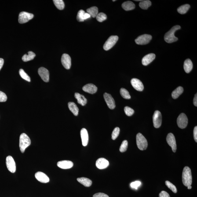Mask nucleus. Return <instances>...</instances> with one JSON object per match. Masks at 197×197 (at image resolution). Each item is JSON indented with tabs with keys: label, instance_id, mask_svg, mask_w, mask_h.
<instances>
[{
	"label": "nucleus",
	"instance_id": "obj_1",
	"mask_svg": "<svg viewBox=\"0 0 197 197\" xmlns=\"http://www.w3.org/2000/svg\"><path fill=\"white\" fill-rule=\"evenodd\" d=\"M192 176L191 169L188 166H185L183 169L182 173V181L186 187L191 186L192 184Z\"/></svg>",
	"mask_w": 197,
	"mask_h": 197
},
{
	"label": "nucleus",
	"instance_id": "obj_2",
	"mask_svg": "<svg viewBox=\"0 0 197 197\" xmlns=\"http://www.w3.org/2000/svg\"><path fill=\"white\" fill-rule=\"evenodd\" d=\"M181 27L179 25H176L172 27L170 30L165 34L164 36L165 41L168 43L176 42L178 39L175 35V33L177 30L180 29Z\"/></svg>",
	"mask_w": 197,
	"mask_h": 197
},
{
	"label": "nucleus",
	"instance_id": "obj_3",
	"mask_svg": "<svg viewBox=\"0 0 197 197\" xmlns=\"http://www.w3.org/2000/svg\"><path fill=\"white\" fill-rule=\"evenodd\" d=\"M31 144V140L27 134L22 133L20 135V147L22 153L25 151L26 149Z\"/></svg>",
	"mask_w": 197,
	"mask_h": 197
},
{
	"label": "nucleus",
	"instance_id": "obj_4",
	"mask_svg": "<svg viewBox=\"0 0 197 197\" xmlns=\"http://www.w3.org/2000/svg\"><path fill=\"white\" fill-rule=\"evenodd\" d=\"M136 142L138 147L141 151H144L147 149L148 143L145 138L142 134L139 133L136 136Z\"/></svg>",
	"mask_w": 197,
	"mask_h": 197
},
{
	"label": "nucleus",
	"instance_id": "obj_5",
	"mask_svg": "<svg viewBox=\"0 0 197 197\" xmlns=\"http://www.w3.org/2000/svg\"><path fill=\"white\" fill-rule=\"evenodd\" d=\"M118 40V37L116 35H112L109 38L103 46L104 50H108L113 47Z\"/></svg>",
	"mask_w": 197,
	"mask_h": 197
},
{
	"label": "nucleus",
	"instance_id": "obj_6",
	"mask_svg": "<svg viewBox=\"0 0 197 197\" xmlns=\"http://www.w3.org/2000/svg\"><path fill=\"white\" fill-rule=\"evenodd\" d=\"M152 39V36L149 34H145L140 36L135 40L137 44L140 45H146L148 44Z\"/></svg>",
	"mask_w": 197,
	"mask_h": 197
},
{
	"label": "nucleus",
	"instance_id": "obj_7",
	"mask_svg": "<svg viewBox=\"0 0 197 197\" xmlns=\"http://www.w3.org/2000/svg\"><path fill=\"white\" fill-rule=\"evenodd\" d=\"M188 119L186 115L184 113H181L177 119V124L179 127L183 129L186 127L188 125Z\"/></svg>",
	"mask_w": 197,
	"mask_h": 197
},
{
	"label": "nucleus",
	"instance_id": "obj_8",
	"mask_svg": "<svg viewBox=\"0 0 197 197\" xmlns=\"http://www.w3.org/2000/svg\"><path fill=\"white\" fill-rule=\"evenodd\" d=\"M33 17L34 15L32 14L24 12H22L19 15V22L21 24L27 23Z\"/></svg>",
	"mask_w": 197,
	"mask_h": 197
},
{
	"label": "nucleus",
	"instance_id": "obj_9",
	"mask_svg": "<svg viewBox=\"0 0 197 197\" xmlns=\"http://www.w3.org/2000/svg\"><path fill=\"white\" fill-rule=\"evenodd\" d=\"M154 126L155 128H158L161 126L162 123V115L159 111L157 110L154 112L153 117Z\"/></svg>",
	"mask_w": 197,
	"mask_h": 197
},
{
	"label": "nucleus",
	"instance_id": "obj_10",
	"mask_svg": "<svg viewBox=\"0 0 197 197\" xmlns=\"http://www.w3.org/2000/svg\"><path fill=\"white\" fill-rule=\"evenodd\" d=\"M7 167L10 172L14 173L16 171V164L12 156L9 155L6 158Z\"/></svg>",
	"mask_w": 197,
	"mask_h": 197
},
{
	"label": "nucleus",
	"instance_id": "obj_11",
	"mask_svg": "<svg viewBox=\"0 0 197 197\" xmlns=\"http://www.w3.org/2000/svg\"><path fill=\"white\" fill-rule=\"evenodd\" d=\"M166 139L168 144L171 147L172 151L173 152H176L177 149V145L174 135L172 133H169L167 135Z\"/></svg>",
	"mask_w": 197,
	"mask_h": 197
},
{
	"label": "nucleus",
	"instance_id": "obj_12",
	"mask_svg": "<svg viewBox=\"0 0 197 197\" xmlns=\"http://www.w3.org/2000/svg\"><path fill=\"white\" fill-rule=\"evenodd\" d=\"M104 98L107 106L110 109L113 110L115 107V102L111 95L107 93H104Z\"/></svg>",
	"mask_w": 197,
	"mask_h": 197
},
{
	"label": "nucleus",
	"instance_id": "obj_13",
	"mask_svg": "<svg viewBox=\"0 0 197 197\" xmlns=\"http://www.w3.org/2000/svg\"><path fill=\"white\" fill-rule=\"evenodd\" d=\"M61 61L64 67L67 70H69L71 65V57L67 54H64L62 56Z\"/></svg>",
	"mask_w": 197,
	"mask_h": 197
},
{
	"label": "nucleus",
	"instance_id": "obj_14",
	"mask_svg": "<svg viewBox=\"0 0 197 197\" xmlns=\"http://www.w3.org/2000/svg\"><path fill=\"white\" fill-rule=\"evenodd\" d=\"M38 73L42 79L45 82H48L49 80V73L48 70L44 67H41L38 70Z\"/></svg>",
	"mask_w": 197,
	"mask_h": 197
},
{
	"label": "nucleus",
	"instance_id": "obj_15",
	"mask_svg": "<svg viewBox=\"0 0 197 197\" xmlns=\"http://www.w3.org/2000/svg\"><path fill=\"white\" fill-rule=\"evenodd\" d=\"M132 86L136 90L139 91H142L144 89V86L142 82L137 78H132L131 81Z\"/></svg>",
	"mask_w": 197,
	"mask_h": 197
},
{
	"label": "nucleus",
	"instance_id": "obj_16",
	"mask_svg": "<svg viewBox=\"0 0 197 197\" xmlns=\"http://www.w3.org/2000/svg\"><path fill=\"white\" fill-rule=\"evenodd\" d=\"M109 165L108 161L105 158H99L96 161V165L98 168L102 169L106 168Z\"/></svg>",
	"mask_w": 197,
	"mask_h": 197
},
{
	"label": "nucleus",
	"instance_id": "obj_17",
	"mask_svg": "<svg viewBox=\"0 0 197 197\" xmlns=\"http://www.w3.org/2000/svg\"><path fill=\"white\" fill-rule=\"evenodd\" d=\"M35 178L41 183H46L49 181V178L46 174L42 172H37L35 174Z\"/></svg>",
	"mask_w": 197,
	"mask_h": 197
},
{
	"label": "nucleus",
	"instance_id": "obj_18",
	"mask_svg": "<svg viewBox=\"0 0 197 197\" xmlns=\"http://www.w3.org/2000/svg\"><path fill=\"white\" fill-rule=\"evenodd\" d=\"M80 135L82 145L84 147L87 146L89 140V134L87 130L85 128H82L81 130Z\"/></svg>",
	"mask_w": 197,
	"mask_h": 197
},
{
	"label": "nucleus",
	"instance_id": "obj_19",
	"mask_svg": "<svg viewBox=\"0 0 197 197\" xmlns=\"http://www.w3.org/2000/svg\"><path fill=\"white\" fill-rule=\"evenodd\" d=\"M82 90L90 94H94L97 92V88L92 84H88L82 87Z\"/></svg>",
	"mask_w": 197,
	"mask_h": 197
},
{
	"label": "nucleus",
	"instance_id": "obj_20",
	"mask_svg": "<svg viewBox=\"0 0 197 197\" xmlns=\"http://www.w3.org/2000/svg\"><path fill=\"white\" fill-rule=\"evenodd\" d=\"M57 165L58 166L61 168L68 169L73 167L74 164L71 161L63 160L58 162Z\"/></svg>",
	"mask_w": 197,
	"mask_h": 197
},
{
	"label": "nucleus",
	"instance_id": "obj_21",
	"mask_svg": "<svg viewBox=\"0 0 197 197\" xmlns=\"http://www.w3.org/2000/svg\"><path fill=\"white\" fill-rule=\"evenodd\" d=\"M155 55L154 53H150L146 55L143 58L142 62L144 66H147L155 59Z\"/></svg>",
	"mask_w": 197,
	"mask_h": 197
},
{
	"label": "nucleus",
	"instance_id": "obj_22",
	"mask_svg": "<svg viewBox=\"0 0 197 197\" xmlns=\"http://www.w3.org/2000/svg\"><path fill=\"white\" fill-rule=\"evenodd\" d=\"M75 98L78 100V104L82 106H84L87 103V100L83 95L80 94L78 93H75Z\"/></svg>",
	"mask_w": 197,
	"mask_h": 197
},
{
	"label": "nucleus",
	"instance_id": "obj_23",
	"mask_svg": "<svg viewBox=\"0 0 197 197\" xmlns=\"http://www.w3.org/2000/svg\"><path fill=\"white\" fill-rule=\"evenodd\" d=\"M122 6L123 9L127 11L133 10L135 8V4L130 1L124 2L122 4Z\"/></svg>",
	"mask_w": 197,
	"mask_h": 197
},
{
	"label": "nucleus",
	"instance_id": "obj_24",
	"mask_svg": "<svg viewBox=\"0 0 197 197\" xmlns=\"http://www.w3.org/2000/svg\"><path fill=\"white\" fill-rule=\"evenodd\" d=\"M77 180L81 183V184L83 185L85 187H90L92 184V181L86 177H80L78 178L77 179Z\"/></svg>",
	"mask_w": 197,
	"mask_h": 197
},
{
	"label": "nucleus",
	"instance_id": "obj_25",
	"mask_svg": "<svg viewBox=\"0 0 197 197\" xmlns=\"http://www.w3.org/2000/svg\"><path fill=\"white\" fill-rule=\"evenodd\" d=\"M184 68L185 71L187 73H189L192 71L193 68V64L190 59H187L184 61Z\"/></svg>",
	"mask_w": 197,
	"mask_h": 197
},
{
	"label": "nucleus",
	"instance_id": "obj_26",
	"mask_svg": "<svg viewBox=\"0 0 197 197\" xmlns=\"http://www.w3.org/2000/svg\"><path fill=\"white\" fill-rule=\"evenodd\" d=\"M68 108L70 111L73 113L75 116H78V108L75 103L72 102H70L68 103Z\"/></svg>",
	"mask_w": 197,
	"mask_h": 197
},
{
	"label": "nucleus",
	"instance_id": "obj_27",
	"mask_svg": "<svg viewBox=\"0 0 197 197\" xmlns=\"http://www.w3.org/2000/svg\"><path fill=\"white\" fill-rule=\"evenodd\" d=\"M184 89L182 87L179 86L172 92V96L174 99H176L183 93Z\"/></svg>",
	"mask_w": 197,
	"mask_h": 197
},
{
	"label": "nucleus",
	"instance_id": "obj_28",
	"mask_svg": "<svg viewBox=\"0 0 197 197\" xmlns=\"http://www.w3.org/2000/svg\"><path fill=\"white\" fill-rule=\"evenodd\" d=\"M87 12L93 18L96 17L98 14V9L96 7H92L87 10Z\"/></svg>",
	"mask_w": 197,
	"mask_h": 197
},
{
	"label": "nucleus",
	"instance_id": "obj_29",
	"mask_svg": "<svg viewBox=\"0 0 197 197\" xmlns=\"http://www.w3.org/2000/svg\"><path fill=\"white\" fill-rule=\"evenodd\" d=\"M35 56V54L32 51L28 52V55L25 54L22 57V60L24 62L29 61L32 60L34 58Z\"/></svg>",
	"mask_w": 197,
	"mask_h": 197
},
{
	"label": "nucleus",
	"instance_id": "obj_30",
	"mask_svg": "<svg viewBox=\"0 0 197 197\" xmlns=\"http://www.w3.org/2000/svg\"><path fill=\"white\" fill-rule=\"evenodd\" d=\"M190 7V5L188 4L181 5L178 8L177 12L180 14H185L187 13Z\"/></svg>",
	"mask_w": 197,
	"mask_h": 197
},
{
	"label": "nucleus",
	"instance_id": "obj_31",
	"mask_svg": "<svg viewBox=\"0 0 197 197\" xmlns=\"http://www.w3.org/2000/svg\"><path fill=\"white\" fill-rule=\"evenodd\" d=\"M151 1L146 0V1H140V3H139V6L141 9L147 10L151 6Z\"/></svg>",
	"mask_w": 197,
	"mask_h": 197
},
{
	"label": "nucleus",
	"instance_id": "obj_32",
	"mask_svg": "<svg viewBox=\"0 0 197 197\" xmlns=\"http://www.w3.org/2000/svg\"><path fill=\"white\" fill-rule=\"evenodd\" d=\"M54 3L58 9L62 10L64 8L65 5L63 0H54Z\"/></svg>",
	"mask_w": 197,
	"mask_h": 197
},
{
	"label": "nucleus",
	"instance_id": "obj_33",
	"mask_svg": "<svg viewBox=\"0 0 197 197\" xmlns=\"http://www.w3.org/2000/svg\"><path fill=\"white\" fill-rule=\"evenodd\" d=\"M120 93L121 96L123 98L126 99V100H129L131 98V96L129 94V92L126 89H124V88H122L121 89Z\"/></svg>",
	"mask_w": 197,
	"mask_h": 197
},
{
	"label": "nucleus",
	"instance_id": "obj_34",
	"mask_svg": "<svg viewBox=\"0 0 197 197\" xmlns=\"http://www.w3.org/2000/svg\"><path fill=\"white\" fill-rule=\"evenodd\" d=\"M19 74L21 76V78H23V79L26 80V81L28 82H30L31 80L30 78L29 75L26 73L24 70L22 69H20L19 71Z\"/></svg>",
	"mask_w": 197,
	"mask_h": 197
},
{
	"label": "nucleus",
	"instance_id": "obj_35",
	"mask_svg": "<svg viewBox=\"0 0 197 197\" xmlns=\"http://www.w3.org/2000/svg\"><path fill=\"white\" fill-rule=\"evenodd\" d=\"M107 16L106 15L103 13H100L98 14L97 16H96V20L98 21L102 22L106 20Z\"/></svg>",
	"mask_w": 197,
	"mask_h": 197
},
{
	"label": "nucleus",
	"instance_id": "obj_36",
	"mask_svg": "<svg viewBox=\"0 0 197 197\" xmlns=\"http://www.w3.org/2000/svg\"><path fill=\"white\" fill-rule=\"evenodd\" d=\"M165 184L168 188L170 189L171 191L174 193H176L177 192V189L175 186L172 183H170L168 181H165Z\"/></svg>",
	"mask_w": 197,
	"mask_h": 197
},
{
	"label": "nucleus",
	"instance_id": "obj_37",
	"mask_svg": "<svg viewBox=\"0 0 197 197\" xmlns=\"http://www.w3.org/2000/svg\"><path fill=\"white\" fill-rule=\"evenodd\" d=\"M85 13V12L82 10H81L78 12V15L77 16V20L78 22H82L84 21V15Z\"/></svg>",
	"mask_w": 197,
	"mask_h": 197
},
{
	"label": "nucleus",
	"instance_id": "obj_38",
	"mask_svg": "<svg viewBox=\"0 0 197 197\" xmlns=\"http://www.w3.org/2000/svg\"><path fill=\"white\" fill-rule=\"evenodd\" d=\"M128 142L127 140H123L119 148V151L121 152H124L126 151L128 147Z\"/></svg>",
	"mask_w": 197,
	"mask_h": 197
},
{
	"label": "nucleus",
	"instance_id": "obj_39",
	"mask_svg": "<svg viewBox=\"0 0 197 197\" xmlns=\"http://www.w3.org/2000/svg\"><path fill=\"white\" fill-rule=\"evenodd\" d=\"M124 111L125 113L128 116H131L134 113V110L133 109L128 106L125 107Z\"/></svg>",
	"mask_w": 197,
	"mask_h": 197
},
{
	"label": "nucleus",
	"instance_id": "obj_40",
	"mask_svg": "<svg viewBox=\"0 0 197 197\" xmlns=\"http://www.w3.org/2000/svg\"><path fill=\"white\" fill-rule=\"evenodd\" d=\"M120 133V129L118 127H116L114 129L112 132V139L113 140H115L119 136Z\"/></svg>",
	"mask_w": 197,
	"mask_h": 197
},
{
	"label": "nucleus",
	"instance_id": "obj_41",
	"mask_svg": "<svg viewBox=\"0 0 197 197\" xmlns=\"http://www.w3.org/2000/svg\"><path fill=\"white\" fill-rule=\"evenodd\" d=\"M141 183L140 181H136L131 183L130 186L132 188L137 190L138 187L140 186Z\"/></svg>",
	"mask_w": 197,
	"mask_h": 197
},
{
	"label": "nucleus",
	"instance_id": "obj_42",
	"mask_svg": "<svg viewBox=\"0 0 197 197\" xmlns=\"http://www.w3.org/2000/svg\"><path fill=\"white\" fill-rule=\"evenodd\" d=\"M7 97L6 94L4 92L0 91V102H5L7 100Z\"/></svg>",
	"mask_w": 197,
	"mask_h": 197
},
{
	"label": "nucleus",
	"instance_id": "obj_43",
	"mask_svg": "<svg viewBox=\"0 0 197 197\" xmlns=\"http://www.w3.org/2000/svg\"><path fill=\"white\" fill-rule=\"evenodd\" d=\"M93 197H109L108 195L103 193H98L94 194Z\"/></svg>",
	"mask_w": 197,
	"mask_h": 197
},
{
	"label": "nucleus",
	"instance_id": "obj_44",
	"mask_svg": "<svg viewBox=\"0 0 197 197\" xmlns=\"http://www.w3.org/2000/svg\"><path fill=\"white\" fill-rule=\"evenodd\" d=\"M159 196V197H170L169 194L165 191H162L160 193Z\"/></svg>",
	"mask_w": 197,
	"mask_h": 197
},
{
	"label": "nucleus",
	"instance_id": "obj_45",
	"mask_svg": "<svg viewBox=\"0 0 197 197\" xmlns=\"http://www.w3.org/2000/svg\"><path fill=\"white\" fill-rule=\"evenodd\" d=\"M194 137L196 142H197V127H195L194 130Z\"/></svg>",
	"mask_w": 197,
	"mask_h": 197
},
{
	"label": "nucleus",
	"instance_id": "obj_46",
	"mask_svg": "<svg viewBox=\"0 0 197 197\" xmlns=\"http://www.w3.org/2000/svg\"><path fill=\"white\" fill-rule=\"evenodd\" d=\"M194 104L195 106H197V93L195 95V97L194 99Z\"/></svg>",
	"mask_w": 197,
	"mask_h": 197
},
{
	"label": "nucleus",
	"instance_id": "obj_47",
	"mask_svg": "<svg viewBox=\"0 0 197 197\" xmlns=\"http://www.w3.org/2000/svg\"><path fill=\"white\" fill-rule=\"evenodd\" d=\"M90 17V15H89V13H85V15H84V20H87V19L89 18Z\"/></svg>",
	"mask_w": 197,
	"mask_h": 197
},
{
	"label": "nucleus",
	"instance_id": "obj_48",
	"mask_svg": "<svg viewBox=\"0 0 197 197\" xmlns=\"http://www.w3.org/2000/svg\"><path fill=\"white\" fill-rule=\"evenodd\" d=\"M4 60L2 58H0V71L1 69H2L3 66V65L4 64Z\"/></svg>",
	"mask_w": 197,
	"mask_h": 197
},
{
	"label": "nucleus",
	"instance_id": "obj_49",
	"mask_svg": "<svg viewBox=\"0 0 197 197\" xmlns=\"http://www.w3.org/2000/svg\"><path fill=\"white\" fill-rule=\"evenodd\" d=\"M187 187H188V189L190 190V189H191V188H192V186H191V185L190 186H188Z\"/></svg>",
	"mask_w": 197,
	"mask_h": 197
},
{
	"label": "nucleus",
	"instance_id": "obj_50",
	"mask_svg": "<svg viewBox=\"0 0 197 197\" xmlns=\"http://www.w3.org/2000/svg\"><path fill=\"white\" fill-rule=\"evenodd\" d=\"M113 1V2H114V1Z\"/></svg>",
	"mask_w": 197,
	"mask_h": 197
}]
</instances>
